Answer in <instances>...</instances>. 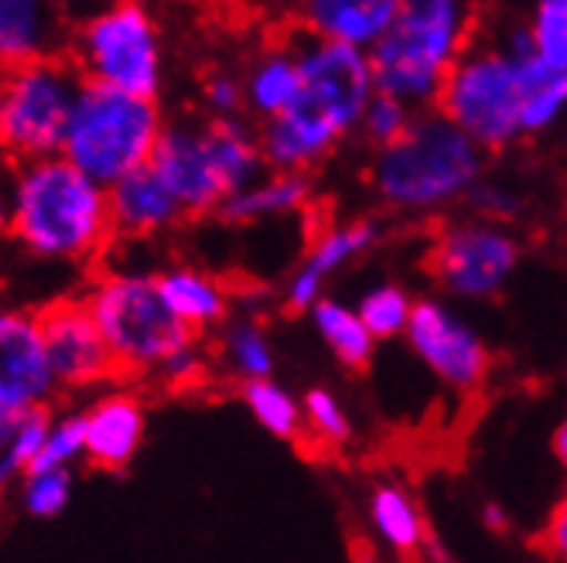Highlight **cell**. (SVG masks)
<instances>
[{"label":"cell","mask_w":567,"mask_h":563,"mask_svg":"<svg viewBox=\"0 0 567 563\" xmlns=\"http://www.w3.org/2000/svg\"><path fill=\"white\" fill-rule=\"evenodd\" d=\"M151 168L178 195L188 219H213L264 168L260 134L250 116H168Z\"/></svg>","instance_id":"8992f818"},{"label":"cell","mask_w":567,"mask_h":563,"mask_svg":"<svg viewBox=\"0 0 567 563\" xmlns=\"http://www.w3.org/2000/svg\"><path fill=\"white\" fill-rule=\"evenodd\" d=\"M239 399L254 424L267 430L277 440H301L305 437V414H301V396L277 383V376H264L254 383L239 386Z\"/></svg>","instance_id":"484cf974"},{"label":"cell","mask_w":567,"mask_h":563,"mask_svg":"<svg viewBox=\"0 0 567 563\" xmlns=\"http://www.w3.org/2000/svg\"><path fill=\"white\" fill-rule=\"evenodd\" d=\"M550 451H554V461L560 465V471L567 475V417L557 420V427L550 434Z\"/></svg>","instance_id":"ab89813d"},{"label":"cell","mask_w":567,"mask_h":563,"mask_svg":"<svg viewBox=\"0 0 567 563\" xmlns=\"http://www.w3.org/2000/svg\"><path fill=\"white\" fill-rule=\"evenodd\" d=\"M239 75H243L247 116L254 124H264V119H274L277 113H284L301 90V59H298L295 34L257 49L247 59V65L239 69Z\"/></svg>","instance_id":"603a6c76"},{"label":"cell","mask_w":567,"mask_h":563,"mask_svg":"<svg viewBox=\"0 0 567 563\" xmlns=\"http://www.w3.org/2000/svg\"><path fill=\"white\" fill-rule=\"evenodd\" d=\"M165 124L168 113L157 96L83 83L59 154L110 188L124 175L151 165Z\"/></svg>","instance_id":"ba28073f"},{"label":"cell","mask_w":567,"mask_h":563,"mask_svg":"<svg viewBox=\"0 0 567 563\" xmlns=\"http://www.w3.org/2000/svg\"><path fill=\"white\" fill-rule=\"evenodd\" d=\"M489 157L458 124L427 106L396 140L373 150L370 191L393 216L434 219L468 202L472 188L489 175Z\"/></svg>","instance_id":"277c9868"},{"label":"cell","mask_w":567,"mask_h":563,"mask_svg":"<svg viewBox=\"0 0 567 563\" xmlns=\"http://www.w3.org/2000/svg\"><path fill=\"white\" fill-rule=\"evenodd\" d=\"M403 342L421 366L455 393H478L493 376V348L449 298H417Z\"/></svg>","instance_id":"7c38bea8"},{"label":"cell","mask_w":567,"mask_h":563,"mask_svg":"<svg viewBox=\"0 0 567 563\" xmlns=\"http://www.w3.org/2000/svg\"><path fill=\"white\" fill-rule=\"evenodd\" d=\"M414 116H417V110H414L411 103H403V100H396V96L377 90L373 100L367 103V110H362L359 134H355V137H362V140H367V144L377 150V147L396 140L403 131H408Z\"/></svg>","instance_id":"1f68e13d"},{"label":"cell","mask_w":567,"mask_h":563,"mask_svg":"<svg viewBox=\"0 0 567 563\" xmlns=\"http://www.w3.org/2000/svg\"><path fill=\"white\" fill-rule=\"evenodd\" d=\"M400 0H295L298 28L370 52L390 28Z\"/></svg>","instance_id":"7402d4cb"},{"label":"cell","mask_w":567,"mask_h":563,"mask_svg":"<svg viewBox=\"0 0 567 563\" xmlns=\"http://www.w3.org/2000/svg\"><path fill=\"white\" fill-rule=\"evenodd\" d=\"M468 212H475V216H485V219H499V222H513L516 216H519V209H523V198H519V191L516 188H509V185H503V181H493L489 175H485L475 188H472V195H468Z\"/></svg>","instance_id":"836d02e7"},{"label":"cell","mask_w":567,"mask_h":563,"mask_svg":"<svg viewBox=\"0 0 567 563\" xmlns=\"http://www.w3.org/2000/svg\"><path fill=\"white\" fill-rule=\"evenodd\" d=\"M301 414H305V437L315 440V445L326 448V451L346 448L355 434L349 404L329 386L305 389L301 393Z\"/></svg>","instance_id":"83f0119b"},{"label":"cell","mask_w":567,"mask_h":563,"mask_svg":"<svg viewBox=\"0 0 567 563\" xmlns=\"http://www.w3.org/2000/svg\"><path fill=\"white\" fill-rule=\"evenodd\" d=\"M65 55L83 83L157 100L168 86V34L154 0H113L72 28Z\"/></svg>","instance_id":"9c48e42d"},{"label":"cell","mask_w":567,"mask_h":563,"mask_svg":"<svg viewBox=\"0 0 567 563\" xmlns=\"http://www.w3.org/2000/svg\"><path fill=\"white\" fill-rule=\"evenodd\" d=\"M38 325L62 399H83L120 379L113 352L83 294L55 298L38 307Z\"/></svg>","instance_id":"4fadbf2b"},{"label":"cell","mask_w":567,"mask_h":563,"mask_svg":"<svg viewBox=\"0 0 567 563\" xmlns=\"http://www.w3.org/2000/svg\"><path fill=\"white\" fill-rule=\"evenodd\" d=\"M154 284L182 325H188L192 332L206 338L236 311V294L226 280L192 260L157 267Z\"/></svg>","instance_id":"ac0fdd59"},{"label":"cell","mask_w":567,"mask_h":563,"mask_svg":"<svg viewBox=\"0 0 567 563\" xmlns=\"http://www.w3.org/2000/svg\"><path fill=\"white\" fill-rule=\"evenodd\" d=\"M311 321V332L318 335V342L332 352V358L339 362L342 369L349 373H362L373 366V355H377V338L367 329V321L355 311L352 301H342L336 294L318 298L308 314Z\"/></svg>","instance_id":"d4e9b609"},{"label":"cell","mask_w":567,"mask_h":563,"mask_svg":"<svg viewBox=\"0 0 567 563\" xmlns=\"http://www.w3.org/2000/svg\"><path fill=\"white\" fill-rule=\"evenodd\" d=\"M11 239L21 253L93 270L116 247L110 191L62 154L18 165Z\"/></svg>","instance_id":"3957f363"},{"label":"cell","mask_w":567,"mask_h":563,"mask_svg":"<svg viewBox=\"0 0 567 563\" xmlns=\"http://www.w3.org/2000/svg\"><path fill=\"white\" fill-rule=\"evenodd\" d=\"M83 75L69 55L0 69V154L14 165L62 150Z\"/></svg>","instance_id":"30bf717a"},{"label":"cell","mask_w":567,"mask_h":563,"mask_svg":"<svg viewBox=\"0 0 567 563\" xmlns=\"http://www.w3.org/2000/svg\"><path fill=\"white\" fill-rule=\"evenodd\" d=\"M86 461V427H83V410L69 407L59 410V404L49 414V427L42 437V451H38L34 465L49 468H75Z\"/></svg>","instance_id":"4dcf8cb0"},{"label":"cell","mask_w":567,"mask_h":563,"mask_svg":"<svg viewBox=\"0 0 567 563\" xmlns=\"http://www.w3.org/2000/svg\"><path fill=\"white\" fill-rule=\"evenodd\" d=\"M69 34L55 0H0V69L65 55Z\"/></svg>","instance_id":"ffe728a7"},{"label":"cell","mask_w":567,"mask_h":563,"mask_svg":"<svg viewBox=\"0 0 567 563\" xmlns=\"http://www.w3.org/2000/svg\"><path fill=\"white\" fill-rule=\"evenodd\" d=\"M106 191L116 243H151V239L172 236L188 222V212L182 209L178 195L151 165L124 175Z\"/></svg>","instance_id":"e0dca14e"},{"label":"cell","mask_w":567,"mask_h":563,"mask_svg":"<svg viewBox=\"0 0 567 563\" xmlns=\"http://www.w3.org/2000/svg\"><path fill=\"white\" fill-rule=\"evenodd\" d=\"M62 404L38 311L0 307V410L21 417Z\"/></svg>","instance_id":"9a60e30c"},{"label":"cell","mask_w":567,"mask_h":563,"mask_svg":"<svg viewBox=\"0 0 567 563\" xmlns=\"http://www.w3.org/2000/svg\"><path fill=\"white\" fill-rule=\"evenodd\" d=\"M14 175L18 165L0 154V243L11 239V216H14Z\"/></svg>","instance_id":"d590c367"},{"label":"cell","mask_w":567,"mask_h":563,"mask_svg":"<svg viewBox=\"0 0 567 563\" xmlns=\"http://www.w3.org/2000/svg\"><path fill=\"white\" fill-rule=\"evenodd\" d=\"M291 4H295V0H291Z\"/></svg>","instance_id":"7bdbcfd3"},{"label":"cell","mask_w":567,"mask_h":563,"mask_svg":"<svg viewBox=\"0 0 567 563\" xmlns=\"http://www.w3.org/2000/svg\"><path fill=\"white\" fill-rule=\"evenodd\" d=\"M213 369L233 386L254 383L277 373V342L270 325L257 311H233L223 325L209 335Z\"/></svg>","instance_id":"44dd1931"},{"label":"cell","mask_w":567,"mask_h":563,"mask_svg":"<svg viewBox=\"0 0 567 563\" xmlns=\"http://www.w3.org/2000/svg\"><path fill=\"white\" fill-rule=\"evenodd\" d=\"M83 427H86V461L100 471H127L147 437V404L137 383L116 379L86 396Z\"/></svg>","instance_id":"2e32d148"},{"label":"cell","mask_w":567,"mask_h":563,"mask_svg":"<svg viewBox=\"0 0 567 563\" xmlns=\"http://www.w3.org/2000/svg\"><path fill=\"white\" fill-rule=\"evenodd\" d=\"M198 113L206 116H247L243 75L229 65H213L198 79Z\"/></svg>","instance_id":"d6a6232c"},{"label":"cell","mask_w":567,"mask_h":563,"mask_svg":"<svg viewBox=\"0 0 567 563\" xmlns=\"http://www.w3.org/2000/svg\"><path fill=\"white\" fill-rule=\"evenodd\" d=\"M475 38V0H400L370 49L377 90L414 110L434 106L444 75Z\"/></svg>","instance_id":"52a82bcc"},{"label":"cell","mask_w":567,"mask_h":563,"mask_svg":"<svg viewBox=\"0 0 567 563\" xmlns=\"http://www.w3.org/2000/svg\"><path fill=\"white\" fill-rule=\"evenodd\" d=\"M295 45L301 59V90L288 110L257 124V134L267 168L311 175L359 134L377 79L370 52L362 49L329 42L301 28Z\"/></svg>","instance_id":"7a4b0ae2"},{"label":"cell","mask_w":567,"mask_h":563,"mask_svg":"<svg viewBox=\"0 0 567 563\" xmlns=\"http://www.w3.org/2000/svg\"><path fill=\"white\" fill-rule=\"evenodd\" d=\"M540 550L554 560L567 563V496L550 509L544 530H540Z\"/></svg>","instance_id":"e575fe53"},{"label":"cell","mask_w":567,"mask_h":563,"mask_svg":"<svg viewBox=\"0 0 567 563\" xmlns=\"http://www.w3.org/2000/svg\"><path fill=\"white\" fill-rule=\"evenodd\" d=\"M72 486H75V478H72V468H49V465H31L21 471L18 478V505L21 512H28L31 519H59L69 502H72Z\"/></svg>","instance_id":"f546056e"},{"label":"cell","mask_w":567,"mask_h":563,"mask_svg":"<svg viewBox=\"0 0 567 563\" xmlns=\"http://www.w3.org/2000/svg\"><path fill=\"white\" fill-rule=\"evenodd\" d=\"M79 294L113 352L120 379L165 393H188L216 379L209 338L175 317L154 284V270L113 267L106 257Z\"/></svg>","instance_id":"6da1fadb"},{"label":"cell","mask_w":567,"mask_h":563,"mask_svg":"<svg viewBox=\"0 0 567 563\" xmlns=\"http://www.w3.org/2000/svg\"><path fill=\"white\" fill-rule=\"evenodd\" d=\"M315 202V185L305 171L264 168L250 185H243L216 219L229 226H260L305 216Z\"/></svg>","instance_id":"cb8c5ba5"},{"label":"cell","mask_w":567,"mask_h":563,"mask_svg":"<svg viewBox=\"0 0 567 563\" xmlns=\"http://www.w3.org/2000/svg\"><path fill=\"white\" fill-rule=\"evenodd\" d=\"M362 522L373 543L390 556H421L431 546V522L417 496L400 478H380L367 489Z\"/></svg>","instance_id":"d6986e66"},{"label":"cell","mask_w":567,"mask_h":563,"mask_svg":"<svg viewBox=\"0 0 567 563\" xmlns=\"http://www.w3.org/2000/svg\"><path fill=\"white\" fill-rule=\"evenodd\" d=\"M519 31L540 65L567 69V0H534Z\"/></svg>","instance_id":"f1b7e54d"},{"label":"cell","mask_w":567,"mask_h":563,"mask_svg":"<svg viewBox=\"0 0 567 563\" xmlns=\"http://www.w3.org/2000/svg\"><path fill=\"white\" fill-rule=\"evenodd\" d=\"M223 4H229L236 11H264V8L274 4V0H223Z\"/></svg>","instance_id":"b9f144b4"},{"label":"cell","mask_w":567,"mask_h":563,"mask_svg":"<svg viewBox=\"0 0 567 563\" xmlns=\"http://www.w3.org/2000/svg\"><path fill=\"white\" fill-rule=\"evenodd\" d=\"M21 471H24V465L11 451L0 455V502L11 496V489L18 486V478H21Z\"/></svg>","instance_id":"f35d334b"},{"label":"cell","mask_w":567,"mask_h":563,"mask_svg":"<svg viewBox=\"0 0 567 563\" xmlns=\"http://www.w3.org/2000/svg\"><path fill=\"white\" fill-rule=\"evenodd\" d=\"M523 263V239L509 222L468 212L444 222L427 250V273L441 298L462 304L496 301Z\"/></svg>","instance_id":"8fae6325"},{"label":"cell","mask_w":567,"mask_h":563,"mask_svg":"<svg viewBox=\"0 0 567 563\" xmlns=\"http://www.w3.org/2000/svg\"><path fill=\"white\" fill-rule=\"evenodd\" d=\"M352 304L362 314V321H367V329L373 332L377 342H393L408 332L417 294L408 284H396V280H377V284H370Z\"/></svg>","instance_id":"4316f807"},{"label":"cell","mask_w":567,"mask_h":563,"mask_svg":"<svg viewBox=\"0 0 567 563\" xmlns=\"http://www.w3.org/2000/svg\"><path fill=\"white\" fill-rule=\"evenodd\" d=\"M478 519H482V526L489 530V533H496V536L509 533V526H513L509 512H506L499 502H485V505H482V512H478Z\"/></svg>","instance_id":"74e56055"},{"label":"cell","mask_w":567,"mask_h":563,"mask_svg":"<svg viewBox=\"0 0 567 563\" xmlns=\"http://www.w3.org/2000/svg\"><path fill=\"white\" fill-rule=\"evenodd\" d=\"M547 65H540L513 24L499 42H475L444 75L434 110L458 124L489 154L534 137V96Z\"/></svg>","instance_id":"5b68a950"},{"label":"cell","mask_w":567,"mask_h":563,"mask_svg":"<svg viewBox=\"0 0 567 563\" xmlns=\"http://www.w3.org/2000/svg\"><path fill=\"white\" fill-rule=\"evenodd\" d=\"M14 424H18V417H11V414L0 410V455H4V448H8V440H11V430H14Z\"/></svg>","instance_id":"60d3db41"},{"label":"cell","mask_w":567,"mask_h":563,"mask_svg":"<svg viewBox=\"0 0 567 563\" xmlns=\"http://www.w3.org/2000/svg\"><path fill=\"white\" fill-rule=\"evenodd\" d=\"M383 243V222L359 216V219H346V222H332L321 226L311 243L305 250V257L295 263V270L284 280L280 291V304L291 314H308V307L326 298L332 280L346 270H352L355 263H362L370 253H377Z\"/></svg>","instance_id":"5bb4252c"},{"label":"cell","mask_w":567,"mask_h":563,"mask_svg":"<svg viewBox=\"0 0 567 563\" xmlns=\"http://www.w3.org/2000/svg\"><path fill=\"white\" fill-rule=\"evenodd\" d=\"M110 4H113V0H55V8L62 11V18L69 21V28L90 21L93 14H100Z\"/></svg>","instance_id":"8d00e7d4"}]
</instances>
